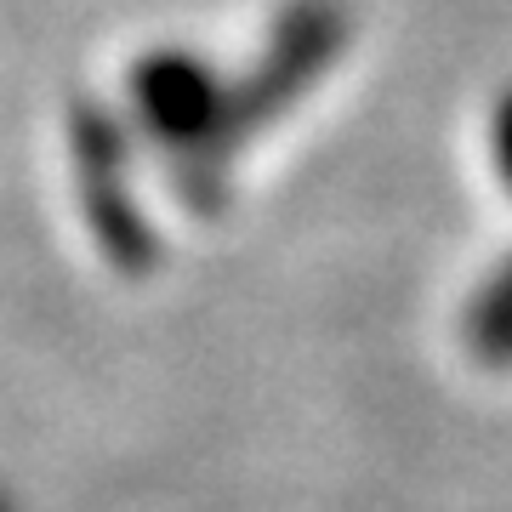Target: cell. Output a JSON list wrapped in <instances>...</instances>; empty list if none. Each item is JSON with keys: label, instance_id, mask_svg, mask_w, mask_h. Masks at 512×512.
<instances>
[{"label": "cell", "instance_id": "obj_1", "mask_svg": "<svg viewBox=\"0 0 512 512\" xmlns=\"http://www.w3.org/2000/svg\"><path fill=\"white\" fill-rule=\"evenodd\" d=\"M473 342L484 359H512V268L490 285V296L473 313Z\"/></svg>", "mask_w": 512, "mask_h": 512}, {"label": "cell", "instance_id": "obj_2", "mask_svg": "<svg viewBox=\"0 0 512 512\" xmlns=\"http://www.w3.org/2000/svg\"><path fill=\"white\" fill-rule=\"evenodd\" d=\"M495 160H501V171L512 183V97L501 103V120H495Z\"/></svg>", "mask_w": 512, "mask_h": 512}]
</instances>
